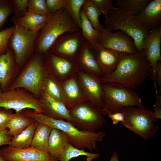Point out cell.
Here are the masks:
<instances>
[{
	"label": "cell",
	"mask_w": 161,
	"mask_h": 161,
	"mask_svg": "<svg viewBox=\"0 0 161 161\" xmlns=\"http://www.w3.org/2000/svg\"><path fill=\"white\" fill-rule=\"evenodd\" d=\"M151 66L143 50L135 54L120 52L114 70L100 78L103 83H116L134 90L145 82Z\"/></svg>",
	"instance_id": "cell-1"
},
{
	"label": "cell",
	"mask_w": 161,
	"mask_h": 161,
	"mask_svg": "<svg viewBox=\"0 0 161 161\" xmlns=\"http://www.w3.org/2000/svg\"><path fill=\"white\" fill-rule=\"evenodd\" d=\"M22 112L35 121L62 131L67 135L70 143L79 149L87 148L92 151L97 148L96 143L101 141L106 134L102 131L96 133L80 130L70 122L50 118L43 113H35L31 109H25Z\"/></svg>",
	"instance_id": "cell-2"
},
{
	"label": "cell",
	"mask_w": 161,
	"mask_h": 161,
	"mask_svg": "<svg viewBox=\"0 0 161 161\" xmlns=\"http://www.w3.org/2000/svg\"><path fill=\"white\" fill-rule=\"evenodd\" d=\"M48 72L44 65L43 54L35 52L20 70L8 90L22 88L38 99L42 94V87Z\"/></svg>",
	"instance_id": "cell-3"
},
{
	"label": "cell",
	"mask_w": 161,
	"mask_h": 161,
	"mask_svg": "<svg viewBox=\"0 0 161 161\" xmlns=\"http://www.w3.org/2000/svg\"><path fill=\"white\" fill-rule=\"evenodd\" d=\"M79 30H80L74 24L64 9L52 14L38 32L35 52L43 55L46 53L62 34Z\"/></svg>",
	"instance_id": "cell-4"
},
{
	"label": "cell",
	"mask_w": 161,
	"mask_h": 161,
	"mask_svg": "<svg viewBox=\"0 0 161 161\" xmlns=\"http://www.w3.org/2000/svg\"><path fill=\"white\" fill-rule=\"evenodd\" d=\"M103 91L102 114L121 112L123 108L136 106L144 108L141 98L134 89L116 83H103Z\"/></svg>",
	"instance_id": "cell-5"
},
{
	"label": "cell",
	"mask_w": 161,
	"mask_h": 161,
	"mask_svg": "<svg viewBox=\"0 0 161 161\" xmlns=\"http://www.w3.org/2000/svg\"><path fill=\"white\" fill-rule=\"evenodd\" d=\"M105 21L106 28L112 31L120 30L133 39L137 51L143 50L144 41L149 33L139 23L131 12L118 7L108 13Z\"/></svg>",
	"instance_id": "cell-6"
},
{
	"label": "cell",
	"mask_w": 161,
	"mask_h": 161,
	"mask_svg": "<svg viewBox=\"0 0 161 161\" xmlns=\"http://www.w3.org/2000/svg\"><path fill=\"white\" fill-rule=\"evenodd\" d=\"M121 111L125 117L121 123L143 139H149L158 131V125L153 122H157L158 119L155 117L151 110L128 106L122 109Z\"/></svg>",
	"instance_id": "cell-7"
},
{
	"label": "cell",
	"mask_w": 161,
	"mask_h": 161,
	"mask_svg": "<svg viewBox=\"0 0 161 161\" xmlns=\"http://www.w3.org/2000/svg\"><path fill=\"white\" fill-rule=\"evenodd\" d=\"M14 24L16 28L10 37L9 47L12 50L16 62L21 70L35 52L38 32Z\"/></svg>",
	"instance_id": "cell-8"
},
{
	"label": "cell",
	"mask_w": 161,
	"mask_h": 161,
	"mask_svg": "<svg viewBox=\"0 0 161 161\" xmlns=\"http://www.w3.org/2000/svg\"><path fill=\"white\" fill-rule=\"evenodd\" d=\"M72 124L79 130L95 132L106 123L101 110L88 100L84 101L69 109Z\"/></svg>",
	"instance_id": "cell-9"
},
{
	"label": "cell",
	"mask_w": 161,
	"mask_h": 161,
	"mask_svg": "<svg viewBox=\"0 0 161 161\" xmlns=\"http://www.w3.org/2000/svg\"><path fill=\"white\" fill-rule=\"evenodd\" d=\"M0 108L13 109L18 113L26 109H32L38 113H44L39 99L22 88L3 92L0 95Z\"/></svg>",
	"instance_id": "cell-10"
},
{
	"label": "cell",
	"mask_w": 161,
	"mask_h": 161,
	"mask_svg": "<svg viewBox=\"0 0 161 161\" xmlns=\"http://www.w3.org/2000/svg\"><path fill=\"white\" fill-rule=\"evenodd\" d=\"M86 41L80 30L67 32L57 38L49 51L57 56L75 61Z\"/></svg>",
	"instance_id": "cell-11"
},
{
	"label": "cell",
	"mask_w": 161,
	"mask_h": 161,
	"mask_svg": "<svg viewBox=\"0 0 161 161\" xmlns=\"http://www.w3.org/2000/svg\"><path fill=\"white\" fill-rule=\"evenodd\" d=\"M43 59L49 73L61 82L71 78L78 70L75 61L57 56L49 51L43 55Z\"/></svg>",
	"instance_id": "cell-12"
},
{
	"label": "cell",
	"mask_w": 161,
	"mask_h": 161,
	"mask_svg": "<svg viewBox=\"0 0 161 161\" xmlns=\"http://www.w3.org/2000/svg\"><path fill=\"white\" fill-rule=\"evenodd\" d=\"M97 42L106 48L120 52L135 54L137 52L132 38L120 30L113 32L104 28L99 34Z\"/></svg>",
	"instance_id": "cell-13"
},
{
	"label": "cell",
	"mask_w": 161,
	"mask_h": 161,
	"mask_svg": "<svg viewBox=\"0 0 161 161\" xmlns=\"http://www.w3.org/2000/svg\"><path fill=\"white\" fill-rule=\"evenodd\" d=\"M5 161H57L49 152L31 147L19 148L9 146L0 150Z\"/></svg>",
	"instance_id": "cell-14"
},
{
	"label": "cell",
	"mask_w": 161,
	"mask_h": 161,
	"mask_svg": "<svg viewBox=\"0 0 161 161\" xmlns=\"http://www.w3.org/2000/svg\"><path fill=\"white\" fill-rule=\"evenodd\" d=\"M75 74L87 100L101 110L104 94L100 77L78 70Z\"/></svg>",
	"instance_id": "cell-15"
},
{
	"label": "cell",
	"mask_w": 161,
	"mask_h": 161,
	"mask_svg": "<svg viewBox=\"0 0 161 161\" xmlns=\"http://www.w3.org/2000/svg\"><path fill=\"white\" fill-rule=\"evenodd\" d=\"M20 70L14 54L9 47L5 52L0 55V85L3 92L8 90Z\"/></svg>",
	"instance_id": "cell-16"
},
{
	"label": "cell",
	"mask_w": 161,
	"mask_h": 161,
	"mask_svg": "<svg viewBox=\"0 0 161 161\" xmlns=\"http://www.w3.org/2000/svg\"><path fill=\"white\" fill-rule=\"evenodd\" d=\"M91 47L103 75L111 73L117 66L120 52L106 48L97 42L91 44Z\"/></svg>",
	"instance_id": "cell-17"
},
{
	"label": "cell",
	"mask_w": 161,
	"mask_h": 161,
	"mask_svg": "<svg viewBox=\"0 0 161 161\" xmlns=\"http://www.w3.org/2000/svg\"><path fill=\"white\" fill-rule=\"evenodd\" d=\"M134 16L139 23L149 33L161 25V0L150 1L140 13Z\"/></svg>",
	"instance_id": "cell-18"
},
{
	"label": "cell",
	"mask_w": 161,
	"mask_h": 161,
	"mask_svg": "<svg viewBox=\"0 0 161 161\" xmlns=\"http://www.w3.org/2000/svg\"><path fill=\"white\" fill-rule=\"evenodd\" d=\"M61 85L63 103L68 109L87 100L75 74L69 79L61 82Z\"/></svg>",
	"instance_id": "cell-19"
},
{
	"label": "cell",
	"mask_w": 161,
	"mask_h": 161,
	"mask_svg": "<svg viewBox=\"0 0 161 161\" xmlns=\"http://www.w3.org/2000/svg\"><path fill=\"white\" fill-rule=\"evenodd\" d=\"M39 101L46 116L53 119L65 120L72 123L69 109L62 102L43 94Z\"/></svg>",
	"instance_id": "cell-20"
},
{
	"label": "cell",
	"mask_w": 161,
	"mask_h": 161,
	"mask_svg": "<svg viewBox=\"0 0 161 161\" xmlns=\"http://www.w3.org/2000/svg\"><path fill=\"white\" fill-rule=\"evenodd\" d=\"M161 25L152 30L146 36L144 41L143 49L145 58L151 66H154L161 60L160 45Z\"/></svg>",
	"instance_id": "cell-21"
},
{
	"label": "cell",
	"mask_w": 161,
	"mask_h": 161,
	"mask_svg": "<svg viewBox=\"0 0 161 161\" xmlns=\"http://www.w3.org/2000/svg\"><path fill=\"white\" fill-rule=\"evenodd\" d=\"M75 61L78 70L81 72L100 77L103 75L92 54L91 44L87 42L84 44Z\"/></svg>",
	"instance_id": "cell-22"
},
{
	"label": "cell",
	"mask_w": 161,
	"mask_h": 161,
	"mask_svg": "<svg viewBox=\"0 0 161 161\" xmlns=\"http://www.w3.org/2000/svg\"><path fill=\"white\" fill-rule=\"evenodd\" d=\"M69 143L68 138L64 132L57 129L52 128L48 140V152L58 161L63 151Z\"/></svg>",
	"instance_id": "cell-23"
},
{
	"label": "cell",
	"mask_w": 161,
	"mask_h": 161,
	"mask_svg": "<svg viewBox=\"0 0 161 161\" xmlns=\"http://www.w3.org/2000/svg\"><path fill=\"white\" fill-rule=\"evenodd\" d=\"M51 15H41L27 10L23 17L16 18L13 16L12 19L14 23H17L30 30L39 32Z\"/></svg>",
	"instance_id": "cell-24"
},
{
	"label": "cell",
	"mask_w": 161,
	"mask_h": 161,
	"mask_svg": "<svg viewBox=\"0 0 161 161\" xmlns=\"http://www.w3.org/2000/svg\"><path fill=\"white\" fill-rule=\"evenodd\" d=\"M36 122V128L30 146L48 152V140L52 128L45 124Z\"/></svg>",
	"instance_id": "cell-25"
},
{
	"label": "cell",
	"mask_w": 161,
	"mask_h": 161,
	"mask_svg": "<svg viewBox=\"0 0 161 161\" xmlns=\"http://www.w3.org/2000/svg\"><path fill=\"white\" fill-rule=\"evenodd\" d=\"M35 121L24 114L21 111L13 114L7 126L13 137L22 132Z\"/></svg>",
	"instance_id": "cell-26"
},
{
	"label": "cell",
	"mask_w": 161,
	"mask_h": 161,
	"mask_svg": "<svg viewBox=\"0 0 161 161\" xmlns=\"http://www.w3.org/2000/svg\"><path fill=\"white\" fill-rule=\"evenodd\" d=\"M37 125V122L35 121L20 133L13 136L9 146L19 148L30 147Z\"/></svg>",
	"instance_id": "cell-27"
},
{
	"label": "cell",
	"mask_w": 161,
	"mask_h": 161,
	"mask_svg": "<svg viewBox=\"0 0 161 161\" xmlns=\"http://www.w3.org/2000/svg\"><path fill=\"white\" fill-rule=\"evenodd\" d=\"M43 94H47L63 103L61 82L49 72L43 83Z\"/></svg>",
	"instance_id": "cell-28"
},
{
	"label": "cell",
	"mask_w": 161,
	"mask_h": 161,
	"mask_svg": "<svg viewBox=\"0 0 161 161\" xmlns=\"http://www.w3.org/2000/svg\"><path fill=\"white\" fill-rule=\"evenodd\" d=\"M81 156H86L87 161H92L98 158L100 154L86 152L83 149L76 148L69 143L66 145L63 151L59 161H69L73 158Z\"/></svg>",
	"instance_id": "cell-29"
},
{
	"label": "cell",
	"mask_w": 161,
	"mask_h": 161,
	"mask_svg": "<svg viewBox=\"0 0 161 161\" xmlns=\"http://www.w3.org/2000/svg\"><path fill=\"white\" fill-rule=\"evenodd\" d=\"M85 14L93 28L101 32L104 28L99 20L102 15L97 7L91 1L86 0L82 7Z\"/></svg>",
	"instance_id": "cell-30"
},
{
	"label": "cell",
	"mask_w": 161,
	"mask_h": 161,
	"mask_svg": "<svg viewBox=\"0 0 161 161\" xmlns=\"http://www.w3.org/2000/svg\"><path fill=\"white\" fill-rule=\"evenodd\" d=\"M86 0H65L64 9L75 25L80 30L81 11Z\"/></svg>",
	"instance_id": "cell-31"
},
{
	"label": "cell",
	"mask_w": 161,
	"mask_h": 161,
	"mask_svg": "<svg viewBox=\"0 0 161 161\" xmlns=\"http://www.w3.org/2000/svg\"><path fill=\"white\" fill-rule=\"evenodd\" d=\"M80 14V30L85 40L91 44L97 43L100 32L93 28L82 8Z\"/></svg>",
	"instance_id": "cell-32"
},
{
	"label": "cell",
	"mask_w": 161,
	"mask_h": 161,
	"mask_svg": "<svg viewBox=\"0 0 161 161\" xmlns=\"http://www.w3.org/2000/svg\"><path fill=\"white\" fill-rule=\"evenodd\" d=\"M118 7L131 12L134 15L140 13L150 0H115Z\"/></svg>",
	"instance_id": "cell-33"
},
{
	"label": "cell",
	"mask_w": 161,
	"mask_h": 161,
	"mask_svg": "<svg viewBox=\"0 0 161 161\" xmlns=\"http://www.w3.org/2000/svg\"><path fill=\"white\" fill-rule=\"evenodd\" d=\"M27 10L41 15L52 14L48 9L46 0H29Z\"/></svg>",
	"instance_id": "cell-34"
},
{
	"label": "cell",
	"mask_w": 161,
	"mask_h": 161,
	"mask_svg": "<svg viewBox=\"0 0 161 161\" xmlns=\"http://www.w3.org/2000/svg\"><path fill=\"white\" fill-rule=\"evenodd\" d=\"M13 13V9L10 0H0V30L8 17Z\"/></svg>",
	"instance_id": "cell-35"
},
{
	"label": "cell",
	"mask_w": 161,
	"mask_h": 161,
	"mask_svg": "<svg viewBox=\"0 0 161 161\" xmlns=\"http://www.w3.org/2000/svg\"><path fill=\"white\" fill-rule=\"evenodd\" d=\"M15 28L14 24L0 30V55L5 52L9 47L10 37Z\"/></svg>",
	"instance_id": "cell-36"
},
{
	"label": "cell",
	"mask_w": 161,
	"mask_h": 161,
	"mask_svg": "<svg viewBox=\"0 0 161 161\" xmlns=\"http://www.w3.org/2000/svg\"><path fill=\"white\" fill-rule=\"evenodd\" d=\"M29 0H10L13 9V16L18 18L23 17L27 11Z\"/></svg>",
	"instance_id": "cell-37"
},
{
	"label": "cell",
	"mask_w": 161,
	"mask_h": 161,
	"mask_svg": "<svg viewBox=\"0 0 161 161\" xmlns=\"http://www.w3.org/2000/svg\"><path fill=\"white\" fill-rule=\"evenodd\" d=\"M103 14L107 19L108 16L109 12L116 9V7L113 5V1L112 0H91Z\"/></svg>",
	"instance_id": "cell-38"
},
{
	"label": "cell",
	"mask_w": 161,
	"mask_h": 161,
	"mask_svg": "<svg viewBox=\"0 0 161 161\" xmlns=\"http://www.w3.org/2000/svg\"><path fill=\"white\" fill-rule=\"evenodd\" d=\"M151 79L157 83L160 87V92L161 91V60L159 61L154 66H151L148 73Z\"/></svg>",
	"instance_id": "cell-39"
},
{
	"label": "cell",
	"mask_w": 161,
	"mask_h": 161,
	"mask_svg": "<svg viewBox=\"0 0 161 161\" xmlns=\"http://www.w3.org/2000/svg\"><path fill=\"white\" fill-rule=\"evenodd\" d=\"M48 9L54 14L64 9L65 0H46Z\"/></svg>",
	"instance_id": "cell-40"
},
{
	"label": "cell",
	"mask_w": 161,
	"mask_h": 161,
	"mask_svg": "<svg viewBox=\"0 0 161 161\" xmlns=\"http://www.w3.org/2000/svg\"><path fill=\"white\" fill-rule=\"evenodd\" d=\"M13 114L11 109L4 108H0V128H7Z\"/></svg>",
	"instance_id": "cell-41"
},
{
	"label": "cell",
	"mask_w": 161,
	"mask_h": 161,
	"mask_svg": "<svg viewBox=\"0 0 161 161\" xmlns=\"http://www.w3.org/2000/svg\"><path fill=\"white\" fill-rule=\"evenodd\" d=\"M13 137L7 128H0V147L9 145Z\"/></svg>",
	"instance_id": "cell-42"
},
{
	"label": "cell",
	"mask_w": 161,
	"mask_h": 161,
	"mask_svg": "<svg viewBox=\"0 0 161 161\" xmlns=\"http://www.w3.org/2000/svg\"><path fill=\"white\" fill-rule=\"evenodd\" d=\"M108 116L114 125H116L120 122L121 123L125 119L124 114L121 111L110 114Z\"/></svg>",
	"instance_id": "cell-43"
},
{
	"label": "cell",
	"mask_w": 161,
	"mask_h": 161,
	"mask_svg": "<svg viewBox=\"0 0 161 161\" xmlns=\"http://www.w3.org/2000/svg\"><path fill=\"white\" fill-rule=\"evenodd\" d=\"M153 109L154 110L153 114L155 118L158 119L161 118V106H153Z\"/></svg>",
	"instance_id": "cell-44"
},
{
	"label": "cell",
	"mask_w": 161,
	"mask_h": 161,
	"mask_svg": "<svg viewBox=\"0 0 161 161\" xmlns=\"http://www.w3.org/2000/svg\"><path fill=\"white\" fill-rule=\"evenodd\" d=\"M153 106H161V96L157 93L156 95V100Z\"/></svg>",
	"instance_id": "cell-45"
},
{
	"label": "cell",
	"mask_w": 161,
	"mask_h": 161,
	"mask_svg": "<svg viewBox=\"0 0 161 161\" xmlns=\"http://www.w3.org/2000/svg\"><path fill=\"white\" fill-rule=\"evenodd\" d=\"M119 154L116 152H114L109 161H119Z\"/></svg>",
	"instance_id": "cell-46"
},
{
	"label": "cell",
	"mask_w": 161,
	"mask_h": 161,
	"mask_svg": "<svg viewBox=\"0 0 161 161\" xmlns=\"http://www.w3.org/2000/svg\"><path fill=\"white\" fill-rule=\"evenodd\" d=\"M0 161H5L0 155Z\"/></svg>",
	"instance_id": "cell-47"
},
{
	"label": "cell",
	"mask_w": 161,
	"mask_h": 161,
	"mask_svg": "<svg viewBox=\"0 0 161 161\" xmlns=\"http://www.w3.org/2000/svg\"><path fill=\"white\" fill-rule=\"evenodd\" d=\"M2 92H3V91H2L1 89L0 85V95L2 93Z\"/></svg>",
	"instance_id": "cell-48"
}]
</instances>
